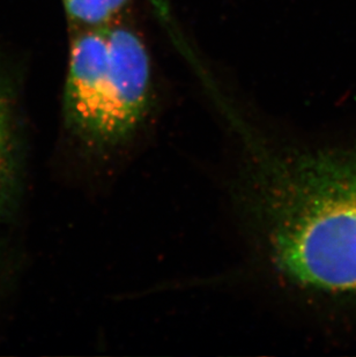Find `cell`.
Masks as SVG:
<instances>
[{"mask_svg": "<svg viewBox=\"0 0 356 357\" xmlns=\"http://www.w3.org/2000/svg\"><path fill=\"white\" fill-rule=\"evenodd\" d=\"M246 202L281 277L310 293L356 298V144L258 149Z\"/></svg>", "mask_w": 356, "mask_h": 357, "instance_id": "cell-1", "label": "cell"}, {"mask_svg": "<svg viewBox=\"0 0 356 357\" xmlns=\"http://www.w3.org/2000/svg\"><path fill=\"white\" fill-rule=\"evenodd\" d=\"M109 68L107 88L89 145L109 151L135 133L147 112L151 63L147 49L135 31L107 27Z\"/></svg>", "mask_w": 356, "mask_h": 357, "instance_id": "cell-2", "label": "cell"}, {"mask_svg": "<svg viewBox=\"0 0 356 357\" xmlns=\"http://www.w3.org/2000/svg\"><path fill=\"white\" fill-rule=\"evenodd\" d=\"M107 27H89L72 43L65 108L77 135L89 142L107 86Z\"/></svg>", "mask_w": 356, "mask_h": 357, "instance_id": "cell-3", "label": "cell"}, {"mask_svg": "<svg viewBox=\"0 0 356 357\" xmlns=\"http://www.w3.org/2000/svg\"><path fill=\"white\" fill-rule=\"evenodd\" d=\"M17 176V155L12 119L5 98L0 95V213L10 202Z\"/></svg>", "mask_w": 356, "mask_h": 357, "instance_id": "cell-4", "label": "cell"}, {"mask_svg": "<svg viewBox=\"0 0 356 357\" xmlns=\"http://www.w3.org/2000/svg\"><path fill=\"white\" fill-rule=\"evenodd\" d=\"M68 15L88 27L105 26L130 0H63Z\"/></svg>", "mask_w": 356, "mask_h": 357, "instance_id": "cell-5", "label": "cell"}]
</instances>
